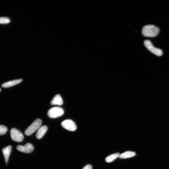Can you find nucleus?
Masks as SVG:
<instances>
[{"label": "nucleus", "instance_id": "1", "mask_svg": "<svg viewBox=\"0 0 169 169\" xmlns=\"http://www.w3.org/2000/svg\"><path fill=\"white\" fill-rule=\"evenodd\" d=\"M159 32V28L153 25H145L143 27L142 30V33L144 36L149 37L157 36Z\"/></svg>", "mask_w": 169, "mask_h": 169}, {"label": "nucleus", "instance_id": "6", "mask_svg": "<svg viewBox=\"0 0 169 169\" xmlns=\"http://www.w3.org/2000/svg\"><path fill=\"white\" fill-rule=\"evenodd\" d=\"M61 124L63 128L70 131H74L77 129L76 125L71 120H66L61 123Z\"/></svg>", "mask_w": 169, "mask_h": 169}, {"label": "nucleus", "instance_id": "7", "mask_svg": "<svg viewBox=\"0 0 169 169\" xmlns=\"http://www.w3.org/2000/svg\"><path fill=\"white\" fill-rule=\"evenodd\" d=\"M17 150L21 152L30 153L32 152L34 150L33 146L29 143H28L24 146L18 145L17 147Z\"/></svg>", "mask_w": 169, "mask_h": 169}, {"label": "nucleus", "instance_id": "15", "mask_svg": "<svg viewBox=\"0 0 169 169\" xmlns=\"http://www.w3.org/2000/svg\"><path fill=\"white\" fill-rule=\"evenodd\" d=\"M7 130L8 129L6 126L0 125V135H5Z\"/></svg>", "mask_w": 169, "mask_h": 169}, {"label": "nucleus", "instance_id": "11", "mask_svg": "<svg viewBox=\"0 0 169 169\" xmlns=\"http://www.w3.org/2000/svg\"><path fill=\"white\" fill-rule=\"evenodd\" d=\"M52 105H61L63 104V101L61 96L59 94L55 95L51 102Z\"/></svg>", "mask_w": 169, "mask_h": 169}, {"label": "nucleus", "instance_id": "2", "mask_svg": "<svg viewBox=\"0 0 169 169\" xmlns=\"http://www.w3.org/2000/svg\"><path fill=\"white\" fill-rule=\"evenodd\" d=\"M42 123L41 120L37 119L34 120L32 124L26 129L25 134L27 136H30L35 131L38 130L41 126Z\"/></svg>", "mask_w": 169, "mask_h": 169}, {"label": "nucleus", "instance_id": "5", "mask_svg": "<svg viewBox=\"0 0 169 169\" xmlns=\"http://www.w3.org/2000/svg\"><path fill=\"white\" fill-rule=\"evenodd\" d=\"M10 134L11 139L15 142H22L24 137L23 134L20 131L15 128H12L10 131Z\"/></svg>", "mask_w": 169, "mask_h": 169}, {"label": "nucleus", "instance_id": "12", "mask_svg": "<svg viewBox=\"0 0 169 169\" xmlns=\"http://www.w3.org/2000/svg\"><path fill=\"white\" fill-rule=\"evenodd\" d=\"M136 153L135 152L128 151L124 152L119 155V158L122 159H125L131 158L135 156Z\"/></svg>", "mask_w": 169, "mask_h": 169}, {"label": "nucleus", "instance_id": "14", "mask_svg": "<svg viewBox=\"0 0 169 169\" xmlns=\"http://www.w3.org/2000/svg\"><path fill=\"white\" fill-rule=\"evenodd\" d=\"M10 22V19L7 17H0V24H7Z\"/></svg>", "mask_w": 169, "mask_h": 169}, {"label": "nucleus", "instance_id": "9", "mask_svg": "<svg viewBox=\"0 0 169 169\" xmlns=\"http://www.w3.org/2000/svg\"><path fill=\"white\" fill-rule=\"evenodd\" d=\"M48 130L47 126L44 125L41 126L38 129L36 133V137L38 139H40L43 137Z\"/></svg>", "mask_w": 169, "mask_h": 169}, {"label": "nucleus", "instance_id": "4", "mask_svg": "<svg viewBox=\"0 0 169 169\" xmlns=\"http://www.w3.org/2000/svg\"><path fill=\"white\" fill-rule=\"evenodd\" d=\"M144 44L148 50L154 55L159 56L163 55L162 51L159 49L155 47L150 40H145L144 42Z\"/></svg>", "mask_w": 169, "mask_h": 169}, {"label": "nucleus", "instance_id": "3", "mask_svg": "<svg viewBox=\"0 0 169 169\" xmlns=\"http://www.w3.org/2000/svg\"><path fill=\"white\" fill-rule=\"evenodd\" d=\"M64 114V110L62 108L58 107L52 108L48 112V116L52 118L59 117L62 116Z\"/></svg>", "mask_w": 169, "mask_h": 169}, {"label": "nucleus", "instance_id": "16", "mask_svg": "<svg viewBox=\"0 0 169 169\" xmlns=\"http://www.w3.org/2000/svg\"><path fill=\"white\" fill-rule=\"evenodd\" d=\"M82 169H92V166L91 165H88L84 166Z\"/></svg>", "mask_w": 169, "mask_h": 169}, {"label": "nucleus", "instance_id": "17", "mask_svg": "<svg viewBox=\"0 0 169 169\" xmlns=\"http://www.w3.org/2000/svg\"><path fill=\"white\" fill-rule=\"evenodd\" d=\"M1 91V89H0V91Z\"/></svg>", "mask_w": 169, "mask_h": 169}, {"label": "nucleus", "instance_id": "13", "mask_svg": "<svg viewBox=\"0 0 169 169\" xmlns=\"http://www.w3.org/2000/svg\"><path fill=\"white\" fill-rule=\"evenodd\" d=\"M120 155V154L118 153L111 154L105 158V160L107 163L111 162L119 157Z\"/></svg>", "mask_w": 169, "mask_h": 169}, {"label": "nucleus", "instance_id": "8", "mask_svg": "<svg viewBox=\"0 0 169 169\" xmlns=\"http://www.w3.org/2000/svg\"><path fill=\"white\" fill-rule=\"evenodd\" d=\"M11 146H9L4 147L2 150L6 165L7 164L9 160L10 156L11 151Z\"/></svg>", "mask_w": 169, "mask_h": 169}, {"label": "nucleus", "instance_id": "10", "mask_svg": "<svg viewBox=\"0 0 169 169\" xmlns=\"http://www.w3.org/2000/svg\"><path fill=\"white\" fill-rule=\"evenodd\" d=\"M22 81V79L15 80L3 83L2 85L4 88L10 87L16 85Z\"/></svg>", "mask_w": 169, "mask_h": 169}]
</instances>
